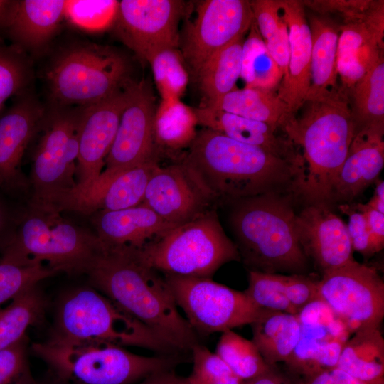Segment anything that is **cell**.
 Wrapping results in <instances>:
<instances>
[{"label": "cell", "instance_id": "cell-1", "mask_svg": "<svg viewBox=\"0 0 384 384\" xmlns=\"http://www.w3.org/2000/svg\"><path fill=\"white\" fill-rule=\"evenodd\" d=\"M182 161L216 203L266 193L302 197L303 159L283 156L208 128L197 131Z\"/></svg>", "mask_w": 384, "mask_h": 384}, {"label": "cell", "instance_id": "cell-2", "mask_svg": "<svg viewBox=\"0 0 384 384\" xmlns=\"http://www.w3.org/2000/svg\"><path fill=\"white\" fill-rule=\"evenodd\" d=\"M86 274L100 293L180 353L198 343L197 334L181 315L164 275L133 254L102 246Z\"/></svg>", "mask_w": 384, "mask_h": 384}, {"label": "cell", "instance_id": "cell-3", "mask_svg": "<svg viewBox=\"0 0 384 384\" xmlns=\"http://www.w3.org/2000/svg\"><path fill=\"white\" fill-rule=\"evenodd\" d=\"M292 195L266 193L231 203L230 225L249 270L305 274L309 259L297 233Z\"/></svg>", "mask_w": 384, "mask_h": 384}, {"label": "cell", "instance_id": "cell-4", "mask_svg": "<svg viewBox=\"0 0 384 384\" xmlns=\"http://www.w3.org/2000/svg\"><path fill=\"white\" fill-rule=\"evenodd\" d=\"M304 104L301 117L292 115L282 129L303 151L306 171L302 198L307 204L329 206L333 181L346 159L356 127L349 100L341 87Z\"/></svg>", "mask_w": 384, "mask_h": 384}, {"label": "cell", "instance_id": "cell-5", "mask_svg": "<svg viewBox=\"0 0 384 384\" xmlns=\"http://www.w3.org/2000/svg\"><path fill=\"white\" fill-rule=\"evenodd\" d=\"M49 105L87 107L124 88L132 80L127 57L115 48L78 41L60 48L45 71Z\"/></svg>", "mask_w": 384, "mask_h": 384}, {"label": "cell", "instance_id": "cell-6", "mask_svg": "<svg viewBox=\"0 0 384 384\" xmlns=\"http://www.w3.org/2000/svg\"><path fill=\"white\" fill-rule=\"evenodd\" d=\"M33 349L63 378L77 384H131L181 363L180 355L144 356L102 341L51 338Z\"/></svg>", "mask_w": 384, "mask_h": 384}, {"label": "cell", "instance_id": "cell-7", "mask_svg": "<svg viewBox=\"0 0 384 384\" xmlns=\"http://www.w3.org/2000/svg\"><path fill=\"white\" fill-rule=\"evenodd\" d=\"M52 338L107 342L142 348L159 355L181 354L110 298L87 288L74 290L61 302Z\"/></svg>", "mask_w": 384, "mask_h": 384}, {"label": "cell", "instance_id": "cell-8", "mask_svg": "<svg viewBox=\"0 0 384 384\" xmlns=\"http://www.w3.org/2000/svg\"><path fill=\"white\" fill-rule=\"evenodd\" d=\"M132 254L163 275L192 277L211 278L225 263L240 261L214 208L174 227Z\"/></svg>", "mask_w": 384, "mask_h": 384}, {"label": "cell", "instance_id": "cell-9", "mask_svg": "<svg viewBox=\"0 0 384 384\" xmlns=\"http://www.w3.org/2000/svg\"><path fill=\"white\" fill-rule=\"evenodd\" d=\"M101 250L95 233L65 220L60 213L31 207L2 257L46 263L58 272L86 274Z\"/></svg>", "mask_w": 384, "mask_h": 384}, {"label": "cell", "instance_id": "cell-10", "mask_svg": "<svg viewBox=\"0 0 384 384\" xmlns=\"http://www.w3.org/2000/svg\"><path fill=\"white\" fill-rule=\"evenodd\" d=\"M82 107L46 106L32 156L31 207L45 209L76 186Z\"/></svg>", "mask_w": 384, "mask_h": 384}, {"label": "cell", "instance_id": "cell-11", "mask_svg": "<svg viewBox=\"0 0 384 384\" xmlns=\"http://www.w3.org/2000/svg\"><path fill=\"white\" fill-rule=\"evenodd\" d=\"M178 306L198 334L251 324L262 309L240 292L211 278L164 275Z\"/></svg>", "mask_w": 384, "mask_h": 384}, {"label": "cell", "instance_id": "cell-12", "mask_svg": "<svg viewBox=\"0 0 384 384\" xmlns=\"http://www.w3.org/2000/svg\"><path fill=\"white\" fill-rule=\"evenodd\" d=\"M319 299L351 334L380 328L384 317V283L374 267L353 260L322 274Z\"/></svg>", "mask_w": 384, "mask_h": 384}, {"label": "cell", "instance_id": "cell-13", "mask_svg": "<svg viewBox=\"0 0 384 384\" xmlns=\"http://www.w3.org/2000/svg\"><path fill=\"white\" fill-rule=\"evenodd\" d=\"M253 23L250 1H200L179 41L181 53L193 75L215 53L243 37Z\"/></svg>", "mask_w": 384, "mask_h": 384}, {"label": "cell", "instance_id": "cell-14", "mask_svg": "<svg viewBox=\"0 0 384 384\" xmlns=\"http://www.w3.org/2000/svg\"><path fill=\"white\" fill-rule=\"evenodd\" d=\"M185 10L186 2L180 0H122L113 25L122 41L149 63L159 52L178 48Z\"/></svg>", "mask_w": 384, "mask_h": 384}, {"label": "cell", "instance_id": "cell-15", "mask_svg": "<svg viewBox=\"0 0 384 384\" xmlns=\"http://www.w3.org/2000/svg\"><path fill=\"white\" fill-rule=\"evenodd\" d=\"M153 160L121 169H105L93 183L75 186L54 198L45 210L73 211L92 215L100 211L126 209L140 205L148 182L159 166Z\"/></svg>", "mask_w": 384, "mask_h": 384}, {"label": "cell", "instance_id": "cell-16", "mask_svg": "<svg viewBox=\"0 0 384 384\" xmlns=\"http://www.w3.org/2000/svg\"><path fill=\"white\" fill-rule=\"evenodd\" d=\"M105 169H121L158 160L154 119L156 107L150 84L132 79Z\"/></svg>", "mask_w": 384, "mask_h": 384}, {"label": "cell", "instance_id": "cell-17", "mask_svg": "<svg viewBox=\"0 0 384 384\" xmlns=\"http://www.w3.org/2000/svg\"><path fill=\"white\" fill-rule=\"evenodd\" d=\"M215 203L181 161L158 166L148 182L142 204L176 226L213 209Z\"/></svg>", "mask_w": 384, "mask_h": 384}, {"label": "cell", "instance_id": "cell-18", "mask_svg": "<svg viewBox=\"0 0 384 384\" xmlns=\"http://www.w3.org/2000/svg\"><path fill=\"white\" fill-rule=\"evenodd\" d=\"M297 316L301 336L286 363L309 375L336 367L351 334L346 326L321 302L308 305Z\"/></svg>", "mask_w": 384, "mask_h": 384}, {"label": "cell", "instance_id": "cell-19", "mask_svg": "<svg viewBox=\"0 0 384 384\" xmlns=\"http://www.w3.org/2000/svg\"><path fill=\"white\" fill-rule=\"evenodd\" d=\"M43 105L28 90L16 97L0 115V187L27 190L30 183L21 171L26 150L36 137L45 116Z\"/></svg>", "mask_w": 384, "mask_h": 384}, {"label": "cell", "instance_id": "cell-20", "mask_svg": "<svg viewBox=\"0 0 384 384\" xmlns=\"http://www.w3.org/2000/svg\"><path fill=\"white\" fill-rule=\"evenodd\" d=\"M127 85L110 97L82 107L75 172L77 186L93 183L103 171L127 102Z\"/></svg>", "mask_w": 384, "mask_h": 384}, {"label": "cell", "instance_id": "cell-21", "mask_svg": "<svg viewBox=\"0 0 384 384\" xmlns=\"http://www.w3.org/2000/svg\"><path fill=\"white\" fill-rule=\"evenodd\" d=\"M300 245L322 274L354 260L347 225L325 204L308 203L296 216Z\"/></svg>", "mask_w": 384, "mask_h": 384}, {"label": "cell", "instance_id": "cell-22", "mask_svg": "<svg viewBox=\"0 0 384 384\" xmlns=\"http://www.w3.org/2000/svg\"><path fill=\"white\" fill-rule=\"evenodd\" d=\"M383 132L382 127H365L357 131L333 181L329 206L332 203L351 202L378 179L384 165Z\"/></svg>", "mask_w": 384, "mask_h": 384}, {"label": "cell", "instance_id": "cell-23", "mask_svg": "<svg viewBox=\"0 0 384 384\" xmlns=\"http://www.w3.org/2000/svg\"><path fill=\"white\" fill-rule=\"evenodd\" d=\"M92 220L102 246L136 253L173 228L147 206L94 213Z\"/></svg>", "mask_w": 384, "mask_h": 384}, {"label": "cell", "instance_id": "cell-24", "mask_svg": "<svg viewBox=\"0 0 384 384\" xmlns=\"http://www.w3.org/2000/svg\"><path fill=\"white\" fill-rule=\"evenodd\" d=\"M289 31V56L287 73L278 87L277 96L289 112H296L304 104L310 86L311 37L304 3L280 0Z\"/></svg>", "mask_w": 384, "mask_h": 384}, {"label": "cell", "instance_id": "cell-25", "mask_svg": "<svg viewBox=\"0 0 384 384\" xmlns=\"http://www.w3.org/2000/svg\"><path fill=\"white\" fill-rule=\"evenodd\" d=\"M66 0H18L6 31L26 54L38 56L49 47L64 18Z\"/></svg>", "mask_w": 384, "mask_h": 384}, {"label": "cell", "instance_id": "cell-26", "mask_svg": "<svg viewBox=\"0 0 384 384\" xmlns=\"http://www.w3.org/2000/svg\"><path fill=\"white\" fill-rule=\"evenodd\" d=\"M198 124L218 132L235 141L257 146L283 156L302 159L296 146L287 137L278 136L277 129L266 123L202 106L193 108Z\"/></svg>", "mask_w": 384, "mask_h": 384}, {"label": "cell", "instance_id": "cell-27", "mask_svg": "<svg viewBox=\"0 0 384 384\" xmlns=\"http://www.w3.org/2000/svg\"><path fill=\"white\" fill-rule=\"evenodd\" d=\"M337 46V73L341 89L347 94L383 56V36L365 22L346 23L340 27Z\"/></svg>", "mask_w": 384, "mask_h": 384}, {"label": "cell", "instance_id": "cell-28", "mask_svg": "<svg viewBox=\"0 0 384 384\" xmlns=\"http://www.w3.org/2000/svg\"><path fill=\"white\" fill-rule=\"evenodd\" d=\"M310 86L305 102L316 100L339 90L337 83V46L340 28L330 20L312 16Z\"/></svg>", "mask_w": 384, "mask_h": 384}, {"label": "cell", "instance_id": "cell-29", "mask_svg": "<svg viewBox=\"0 0 384 384\" xmlns=\"http://www.w3.org/2000/svg\"><path fill=\"white\" fill-rule=\"evenodd\" d=\"M250 325L252 341L270 366L286 362L300 339L301 325L295 314L263 310Z\"/></svg>", "mask_w": 384, "mask_h": 384}, {"label": "cell", "instance_id": "cell-30", "mask_svg": "<svg viewBox=\"0 0 384 384\" xmlns=\"http://www.w3.org/2000/svg\"><path fill=\"white\" fill-rule=\"evenodd\" d=\"M204 106L282 128L292 114L273 91L260 88L235 89Z\"/></svg>", "mask_w": 384, "mask_h": 384}, {"label": "cell", "instance_id": "cell-31", "mask_svg": "<svg viewBox=\"0 0 384 384\" xmlns=\"http://www.w3.org/2000/svg\"><path fill=\"white\" fill-rule=\"evenodd\" d=\"M345 343L338 368L366 383H383L384 338L380 328L358 331Z\"/></svg>", "mask_w": 384, "mask_h": 384}, {"label": "cell", "instance_id": "cell-32", "mask_svg": "<svg viewBox=\"0 0 384 384\" xmlns=\"http://www.w3.org/2000/svg\"><path fill=\"white\" fill-rule=\"evenodd\" d=\"M243 37L215 53L196 73L200 90L206 100L205 105L237 88L241 73Z\"/></svg>", "mask_w": 384, "mask_h": 384}, {"label": "cell", "instance_id": "cell-33", "mask_svg": "<svg viewBox=\"0 0 384 384\" xmlns=\"http://www.w3.org/2000/svg\"><path fill=\"white\" fill-rule=\"evenodd\" d=\"M356 127H384V60L381 56L346 94Z\"/></svg>", "mask_w": 384, "mask_h": 384}, {"label": "cell", "instance_id": "cell-34", "mask_svg": "<svg viewBox=\"0 0 384 384\" xmlns=\"http://www.w3.org/2000/svg\"><path fill=\"white\" fill-rule=\"evenodd\" d=\"M198 120L194 109L180 99L161 100L154 119L157 146L170 150L189 147L196 137Z\"/></svg>", "mask_w": 384, "mask_h": 384}, {"label": "cell", "instance_id": "cell-35", "mask_svg": "<svg viewBox=\"0 0 384 384\" xmlns=\"http://www.w3.org/2000/svg\"><path fill=\"white\" fill-rule=\"evenodd\" d=\"M250 1L257 28L268 52L283 73L284 78L287 73L289 41L288 28L280 0Z\"/></svg>", "mask_w": 384, "mask_h": 384}, {"label": "cell", "instance_id": "cell-36", "mask_svg": "<svg viewBox=\"0 0 384 384\" xmlns=\"http://www.w3.org/2000/svg\"><path fill=\"white\" fill-rule=\"evenodd\" d=\"M250 29L242 46L240 78L245 87L273 91L279 87L283 73L268 52L255 21Z\"/></svg>", "mask_w": 384, "mask_h": 384}, {"label": "cell", "instance_id": "cell-37", "mask_svg": "<svg viewBox=\"0 0 384 384\" xmlns=\"http://www.w3.org/2000/svg\"><path fill=\"white\" fill-rule=\"evenodd\" d=\"M44 309L42 295L34 287L13 299L0 314V350L23 339L28 326L38 321Z\"/></svg>", "mask_w": 384, "mask_h": 384}, {"label": "cell", "instance_id": "cell-38", "mask_svg": "<svg viewBox=\"0 0 384 384\" xmlns=\"http://www.w3.org/2000/svg\"><path fill=\"white\" fill-rule=\"evenodd\" d=\"M242 380H252L270 369L252 341L232 330L222 333L215 352Z\"/></svg>", "mask_w": 384, "mask_h": 384}, {"label": "cell", "instance_id": "cell-39", "mask_svg": "<svg viewBox=\"0 0 384 384\" xmlns=\"http://www.w3.org/2000/svg\"><path fill=\"white\" fill-rule=\"evenodd\" d=\"M33 79L28 55L14 44L0 42V109L9 98L30 90Z\"/></svg>", "mask_w": 384, "mask_h": 384}, {"label": "cell", "instance_id": "cell-40", "mask_svg": "<svg viewBox=\"0 0 384 384\" xmlns=\"http://www.w3.org/2000/svg\"><path fill=\"white\" fill-rule=\"evenodd\" d=\"M58 273L42 263L20 262L5 257L0 260V304L14 299L40 281Z\"/></svg>", "mask_w": 384, "mask_h": 384}, {"label": "cell", "instance_id": "cell-41", "mask_svg": "<svg viewBox=\"0 0 384 384\" xmlns=\"http://www.w3.org/2000/svg\"><path fill=\"white\" fill-rule=\"evenodd\" d=\"M149 64L162 100L180 99L188 85V74L178 48L159 52Z\"/></svg>", "mask_w": 384, "mask_h": 384}, {"label": "cell", "instance_id": "cell-42", "mask_svg": "<svg viewBox=\"0 0 384 384\" xmlns=\"http://www.w3.org/2000/svg\"><path fill=\"white\" fill-rule=\"evenodd\" d=\"M244 292L262 310L297 315L286 296L284 274L249 270L248 287Z\"/></svg>", "mask_w": 384, "mask_h": 384}, {"label": "cell", "instance_id": "cell-43", "mask_svg": "<svg viewBox=\"0 0 384 384\" xmlns=\"http://www.w3.org/2000/svg\"><path fill=\"white\" fill-rule=\"evenodd\" d=\"M118 5L114 0H66L65 19L83 31H102L113 25Z\"/></svg>", "mask_w": 384, "mask_h": 384}, {"label": "cell", "instance_id": "cell-44", "mask_svg": "<svg viewBox=\"0 0 384 384\" xmlns=\"http://www.w3.org/2000/svg\"><path fill=\"white\" fill-rule=\"evenodd\" d=\"M193 369L186 378L188 384H243L227 364L206 346L196 343L191 351Z\"/></svg>", "mask_w": 384, "mask_h": 384}, {"label": "cell", "instance_id": "cell-45", "mask_svg": "<svg viewBox=\"0 0 384 384\" xmlns=\"http://www.w3.org/2000/svg\"><path fill=\"white\" fill-rule=\"evenodd\" d=\"M0 384H32L26 359L25 337L0 350Z\"/></svg>", "mask_w": 384, "mask_h": 384}, {"label": "cell", "instance_id": "cell-46", "mask_svg": "<svg viewBox=\"0 0 384 384\" xmlns=\"http://www.w3.org/2000/svg\"><path fill=\"white\" fill-rule=\"evenodd\" d=\"M338 208L348 216L347 229L353 250L368 257L378 252L364 215L353 205L339 204Z\"/></svg>", "mask_w": 384, "mask_h": 384}, {"label": "cell", "instance_id": "cell-47", "mask_svg": "<svg viewBox=\"0 0 384 384\" xmlns=\"http://www.w3.org/2000/svg\"><path fill=\"white\" fill-rule=\"evenodd\" d=\"M286 296L297 311L299 312L308 304L319 300L318 280L306 274H284Z\"/></svg>", "mask_w": 384, "mask_h": 384}, {"label": "cell", "instance_id": "cell-48", "mask_svg": "<svg viewBox=\"0 0 384 384\" xmlns=\"http://www.w3.org/2000/svg\"><path fill=\"white\" fill-rule=\"evenodd\" d=\"M353 206L366 217L374 246L379 252L384 245V214L373 209L367 203H358Z\"/></svg>", "mask_w": 384, "mask_h": 384}, {"label": "cell", "instance_id": "cell-49", "mask_svg": "<svg viewBox=\"0 0 384 384\" xmlns=\"http://www.w3.org/2000/svg\"><path fill=\"white\" fill-rule=\"evenodd\" d=\"M178 376L171 370L152 374L142 380L139 384H176Z\"/></svg>", "mask_w": 384, "mask_h": 384}, {"label": "cell", "instance_id": "cell-50", "mask_svg": "<svg viewBox=\"0 0 384 384\" xmlns=\"http://www.w3.org/2000/svg\"><path fill=\"white\" fill-rule=\"evenodd\" d=\"M17 1L0 0V31L8 27Z\"/></svg>", "mask_w": 384, "mask_h": 384}, {"label": "cell", "instance_id": "cell-51", "mask_svg": "<svg viewBox=\"0 0 384 384\" xmlns=\"http://www.w3.org/2000/svg\"><path fill=\"white\" fill-rule=\"evenodd\" d=\"M367 204L373 209L384 214V182L378 181L374 193Z\"/></svg>", "mask_w": 384, "mask_h": 384}, {"label": "cell", "instance_id": "cell-52", "mask_svg": "<svg viewBox=\"0 0 384 384\" xmlns=\"http://www.w3.org/2000/svg\"><path fill=\"white\" fill-rule=\"evenodd\" d=\"M176 384H188V383L186 378L178 376L177 381H176Z\"/></svg>", "mask_w": 384, "mask_h": 384}, {"label": "cell", "instance_id": "cell-53", "mask_svg": "<svg viewBox=\"0 0 384 384\" xmlns=\"http://www.w3.org/2000/svg\"><path fill=\"white\" fill-rule=\"evenodd\" d=\"M2 220H3V215H2V211H1V209L0 208V227L2 224Z\"/></svg>", "mask_w": 384, "mask_h": 384}, {"label": "cell", "instance_id": "cell-54", "mask_svg": "<svg viewBox=\"0 0 384 384\" xmlns=\"http://www.w3.org/2000/svg\"><path fill=\"white\" fill-rule=\"evenodd\" d=\"M3 309L0 308V314H1Z\"/></svg>", "mask_w": 384, "mask_h": 384}]
</instances>
